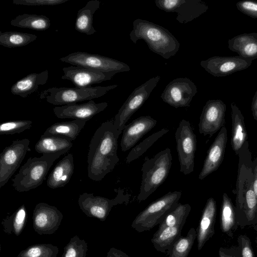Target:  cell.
Instances as JSON below:
<instances>
[{
	"mask_svg": "<svg viewBox=\"0 0 257 257\" xmlns=\"http://www.w3.org/2000/svg\"><path fill=\"white\" fill-rule=\"evenodd\" d=\"M63 218L62 213L57 207L40 202L33 210V227L39 235L52 234L59 228Z\"/></svg>",
	"mask_w": 257,
	"mask_h": 257,
	"instance_id": "obj_14",
	"label": "cell"
},
{
	"mask_svg": "<svg viewBox=\"0 0 257 257\" xmlns=\"http://www.w3.org/2000/svg\"><path fill=\"white\" fill-rule=\"evenodd\" d=\"M231 115L232 130L231 145L236 155L246 142L247 132L245 126L244 117L236 105L231 103Z\"/></svg>",
	"mask_w": 257,
	"mask_h": 257,
	"instance_id": "obj_27",
	"label": "cell"
},
{
	"mask_svg": "<svg viewBox=\"0 0 257 257\" xmlns=\"http://www.w3.org/2000/svg\"><path fill=\"white\" fill-rule=\"evenodd\" d=\"M33 122L30 120H11L0 124L1 135H14L30 128Z\"/></svg>",
	"mask_w": 257,
	"mask_h": 257,
	"instance_id": "obj_40",
	"label": "cell"
},
{
	"mask_svg": "<svg viewBox=\"0 0 257 257\" xmlns=\"http://www.w3.org/2000/svg\"><path fill=\"white\" fill-rule=\"evenodd\" d=\"M66 152L30 157L12 179V186L19 192L29 191L41 185L54 162Z\"/></svg>",
	"mask_w": 257,
	"mask_h": 257,
	"instance_id": "obj_5",
	"label": "cell"
},
{
	"mask_svg": "<svg viewBox=\"0 0 257 257\" xmlns=\"http://www.w3.org/2000/svg\"><path fill=\"white\" fill-rule=\"evenodd\" d=\"M160 79L159 76L153 77L135 88L122 105L113 120L114 126L120 135L125 123L148 99Z\"/></svg>",
	"mask_w": 257,
	"mask_h": 257,
	"instance_id": "obj_9",
	"label": "cell"
},
{
	"mask_svg": "<svg viewBox=\"0 0 257 257\" xmlns=\"http://www.w3.org/2000/svg\"><path fill=\"white\" fill-rule=\"evenodd\" d=\"M86 122L85 120L74 119L56 122L48 127L43 135L63 136L72 141L79 135Z\"/></svg>",
	"mask_w": 257,
	"mask_h": 257,
	"instance_id": "obj_31",
	"label": "cell"
},
{
	"mask_svg": "<svg viewBox=\"0 0 257 257\" xmlns=\"http://www.w3.org/2000/svg\"><path fill=\"white\" fill-rule=\"evenodd\" d=\"M220 213V224L222 232L232 237L238 224L235 206L226 193L223 194Z\"/></svg>",
	"mask_w": 257,
	"mask_h": 257,
	"instance_id": "obj_30",
	"label": "cell"
},
{
	"mask_svg": "<svg viewBox=\"0 0 257 257\" xmlns=\"http://www.w3.org/2000/svg\"><path fill=\"white\" fill-rule=\"evenodd\" d=\"M185 222L158 229L151 240L154 248L158 251L167 253L174 243L181 236V231Z\"/></svg>",
	"mask_w": 257,
	"mask_h": 257,
	"instance_id": "obj_26",
	"label": "cell"
},
{
	"mask_svg": "<svg viewBox=\"0 0 257 257\" xmlns=\"http://www.w3.org/2000/svg\"><path fill=\"white\" fill-rule=\"evenodd\" d=\"M120 134L113 120L103 122L90 141L87 155L88 176L99 181L111 172L119 162L117 150Z\"/></svg>",
	"mask_w": 257,
	"mask_h": 257,
	"instance_id": "obj_1",
	"label": "cell"
},
{
	"mask_svg": "<svg viewBox=\"0 0 257 257\" xmlns=\"http://www.w3.org/2000/svg\"><path fill=\"white\" fill-rule=\"evenodd\" d=\"M169 132L167 128L153 133L134 147L126 157V163L129 164L142 156L159 138Z\"/></svg>",
	"mask_w": 257,
	"mask_h": 257,
	"instance_id": "obj_37",
	"label": "cell"
},
{
	"mask_svg": "<svg viewBox=\"0 0 257 257\" xmlns=\"http://www.w3.org/2000/svg\"><path fill=\"white\" fill-rule=\"evenodd\" d=\"M58 252V247L52 244H36L20 251L17 257H57Z\"/></svg>",
	"mask_w": 257,
	"mask_h": 257,
	"instance_id": "obj_38",
	"label": "cell"
},
{
	"mask_svg": "<svg viewBox=\"0 0 257 257\" xmlns=\"http://www.w3.org/2000/svg\"><path fill=\"white\" fill-rule=\"evenodd\" d=\"M34 34L14 31L0 33V45L13 48L26 46L37 39Z\"/></svg>",
	"mask_w": 257,
	"mask_h": 257,
	"instance_id": "obj_35",
	"label": "cell"
},
{
	"mask_svg": "<svg viewBox=\"0 0 257 257\" xmlns=\"http://www.w3.org/2000/svg\"><path fill=\"white\" fill-rule=\"evenodd\" d=\"M237 247L240 257H255L251 243L248 237L240 235L237 238Z\"/></svg>",
	"mask_w": 257,
	"mask_h": 257,
	"instance_id": "obj_42",
	"label": "cell"
},
{
	"mask_svg": "<svg viewBox=\"0 0 257 257\" xmlns=\"http://www.w3.org/2000/svg\"><path fill=\"white\" fill-rule=\"evenodd\" d=\"M106 257H131L121 250L111 247L108 251Z\"/></svg>",
	"mask_w": 257,
	"mask_h": 257,
	"instance_id": "obj_45",
	"label": "cell"
},
{
	"mask_svg": "<svg viewBox=\"0 0 257 257\" xmlns=\"http://www.w3.org/2000/svg\"><path fill=\"white\" fill-rule=\"evenodd\" d=\"M133 26L130 38L135 44L143 40L152 52L166 59L175 56L179 51V41L167 29L141 19L134 20Z\"/></svg>",
	"mask_w": 257,
	"mask_h": 257,
	"instance_id": "obj_3",
	"label": "cell"
},
{
	"mask_svg": "<svg viewBox=\"0 0 257 257\" xmlns=\"http://www.w3.org/2000/svg\"><path fill=\"white\" fill-rule=\"evenodd\" d=\"M87 250V242L75 235L64 248L62 257H85Z\"/></svg>",
	"mask_w": 257,
	"mask_h": 257,
	"instance_id": "obj_39",
	"label": "cell"
},
{
	"mask_svg": "<svg viewBox=\"0 0 257 257\" xmlns=\"http://www.w3.org/2000/svg\"><path fill=\"white\" fill-rule=\"evenodd\" d=\"M253 171V189L257 199V157L252 161Z\"/></svg>",
	"mask_w": 257,
	"mask_h": 257,
	"instance_id": "obj_46",
	"label": "cell"
},
{
	"mask_svg": "<svg viewBox=\"0 0 257 257\" xmlns=\"http://www.w3.org/2000/svg\"><path fill=\"white\" fill-rule=\"evenodd\" d=\"M226 109V104L221 100H208L200 116L199 133L211 137L224 126Z\"/></svg>",
	"mask_w": 257,
	"mask_h": 257,
	"instance_id": "obj_15",
	"label": "cell"
},
{
	"mask_svg": "<svg viewBox=\"0 0 257 257\" xmlns=\"http://www.w3.org/2000/svg\"><path fill=\"white\" fill-rule=\"evenodd\" d=\"M251 110L253 117L257 121V90L252 98L251 103Z\"/></svg>",
	"mask_w": 257,
	"mask_h": 257,
	"instance_id": "obj_47",
	"label": "cell"
},
{
	"mask_svg": "<svg viewBox=\"0 0 257 257\" xmlns=\"http://www.w3.org/2000/svg\"><path fill=\"white\" fill-rule=\"evenodd\" d=\"M11 25L21 28L41 31L49 29L51 23L49 18L44 15L24 14L11 20Z\"/></svg>",
	"mask_w": 257,
	"mask_h": 257,
	"instance_id": "obj_32",
	"label": "cell"
},
{
	"mask_svg": "<svg viewBox=\"0 0 257 257\" xmlns=\"http://www.w3.org/2000/svg\"><path fill=\"white\" fill-rule=\"evenodd\" d=\"M170 148H166L153 157H146L142 167V181L138 200L144 201L167 179L172 165Z\"/></svg>",
	"mask_w": 257,
	"mask_h": 257,
	"instance_id": "obj_4",
	"label": "cell"
},
{
	"mask_svg": "<svg viewBox=\"0 0 257 257\" xmlns=\"http://www.w3.org/2000/svg\"><path fill=\"white\" fill-rule=\"evenodd\" d=\"M60 60L72 65L104 72H127L131 70L126 63L120 61L98 54L85 52H75L62 57Z\"/></svg>",
	"mask_w": 257,
	"mask_h": 257,
	"instance_id": "obj_10",
	"label": "cell"
},
{
	"mask_svg": "<svg viewBox=\"0 0 257 257\" xmlns=\"http://www.w3.org/2000/svg\"><path fill=\"white\" fill-rule=\"evenodd\" d=\"M197 92L195 83L186 77L176 78L169 82L161 95L163 101L177 108L189 106Z\"/></svg>",
	"mask_w": 257,
	"mask_h": 257,
	"instance_id": "obj_13",
	"label": "cell"
},
{
	"mask_svg": "<svg viewBox=\"0 0 257 257\" xmlns=\"http://www.w3.org/2000/svg\"><path fill=\"white\" fill-rule=\"evenodd\" d=\"M227 141V130L223 126L208 150L198 178L203 180L216 171L222 162Z\"/></svg>",
	"mask_w": 257,
	"mask_h": 257,
	"instance_id": "obj_20",
	"label": "cell"
},
{
	"mask_svg": "<svg viewBox=\"0 0 257 257\" xmlns=\"http://www.w3.org/2000/svg\"><path fill=\"white\" fill-rule=\"evenodd\" d=\"M72 141L68 138L56 135H42L35 146V151L43 154L68 152L72 148Z\"/></svg>",
	"mask_w": 257,
	"mask_h": 257,
	"instance_id": "obj_28",
	"label": "cell"
},
{
	"mask_svg": "<svg viewBox=\"0 0 257 257\" xmlns=\"http://www.w3.org/2000/svg\"><path fill=\"white\" fill-rule=\"evenodd\" d=\"M128 198L122 190H118L117 195L112 199L85 192L79 195L78 203L80 209L87 216L104 221L114 206L122 204Z\"/></svg>",
	"mask_w": 257,
	"mask_h": 257,
	"instance_id": "obj_12",
	"label": "cell"
},
{
	"mask_svg": "<svg viewBox=\"0 0 257 257\" xmlns=\"http://www.w3.org/2000/svg\"><path fill=\"white\" fill-rule=\"evenodd\" d=\"M216 203L212 197L208 198L202 211L196 229L197 248L201 250L206 242L214 235L216 215Z\"/></svg>",
	"mask_w": 257,
	"mask_h": 257,
	"instance_id": "obj_21",
	"label": "cell"
},
{
	"mask_svg": "<svg viewBox=\"0 0 257 257\" xmlns=\"http://www.w3.org/2000/svg\"><path fill=\"white\" fill-rule=\"evenodd\" d=\"M108 103L103 102L96 103L91 100L82 104H71L55 107L53 110L58 118H73L87 121L95 115L103 111Z\"/></svg>",
	"mask_w": 257,
	"mask_h": 257,
	"instance_id": "obj_18",
	"label": "cell"
},
{
	"mask_svg": "<svg viewBox=\"0 0 257 257\" xmlns=\"http://www.w3.org/2000/svg\"><path fill=\"white\" fill-rule=\"evenodd\" d=\"M191 210V207L189 204H181L178 202L166 215L159 224L158 229L174 226L183 222H186Z\"/></svg>",
	"mask_w": 257,
	"mask_h": 257,
	"instance_id": "obj_36",
	"label": "cell"
},
{
	"mask_svg": "<svg viewBox=\"0 0 257 257\" xmlns=\"http://www.w3.org/2000/svg\"><path fill=\"white\" fill-rule=\"evenodd\" d=\"M74 169L73 156L68 154L62 158L50 173L47 185L51 189L65 186L71 179Z\"/></svg>",
	"mask_w": 257,
	"mask_h": 257,
	"instance_id": "obj_23",
	"label": "cell"
},
{
	"mask_svg": "<svg viewBox=\"0 0 257 257\" xmlns=\"http://www.w3.org/2000/svg\"><path fill=\"white\" fill-rule=\"evenodd\" d=\"M100 5L99 1L91 0L78 11L75 23L76 31L87 35H91L96 32L93 26V18Z\"/></svg>",
	"mask_w": 257,
	"mask_h": 257,
	"instance_id": "obj_29",
	"label": "cell"
},
{
	"mask_svg": "<svg viewBox=\"0 0 257 257\" xmlns=\"http://www.w3.org/2000/svg\"><path fill=\"white\" fill-rule=\"evenodd\" d=\"M197 236L196 229L191 227L187 235L180 237L166 254L168 257H188Z\"/></svg>",
	"mask_w": 257,
	"mask_h": 257,
	"instance_id": "obj_34",
	"label": "cell"
},
{
	"mask_svg": "<svg viewBox=\"0 0 257 257\" xmlns=\"http://www.w3.org/2000/svg\"><path fill=\"white\" fill-rule=\"evenodd\" d=\"M156 124V119L147 115L140 116L125 125L122 131L120 144L121 151L124 152L133 148Z\"/></svg>",
	"mask_w": 257,
	"mask_h": 257,
	"instance_id": "obj_19",
	"label": "cell"
},
{
	"mask_svg": "<svg viewBox=\"0 0 257 257\" xmlns=\"http://www.w3.org/2000/svg\"><path fill=\"white\" fill-rule=\"evenodd\" d=\"M69 0H13V4L28 6H55L65 3Z\"/></svg>",
	"mask_w": 257,
	"mask_h": 257,
	"instance_id": "obj_43",
	"label": "cell"
},
{
	"mask_svg": "<svg viewBox=\"0 0 257 257\" xmlns=\"http://www.w3.org/2000/svg\"><path fill=\"white\" fill-rule=\"evenodd\" d=\"M228 48L238 56L252 61L257 58V33H244L228 41Z\"/></svg>",
	"mask_w": 257,
	"mask_h": 257,
	"instance_id": "obj_22",
	"label": "cell"
},
{
	"mask_svg": "<svg viewBox=\"0 0 257 257\" xmlns=\"http://www.w3.org/2000/svg\"><path fill=\"white\" fill-rule=\"evenodd\" d=\"M181 195V191H170L152 202L135 217L132 223V228L140 233L150 230L159 225L178 203Z\"/></svg>",
	"mask_w": 257,
	"mask_h": 257,
	"instance_id": "obj_6",
	"label": "cell"
},
{
	"mask_svg": "<svg viewBox=\"0 0 257 257\" xmlns=\"http://www.w3.org/2000/svg\"><path fill=\"white\" fill-rule=\"evenodd\" d=\"M252 61L238 56H213L202 60L200 65L215 77H223L247 69Z\"/></svg>",
	"mask_w": 257,
	"mask_h": 257,
	"instance_id": "obj_16",
	"label": "cell"
},
{
	"mask_svg": "<svg viewBox=\"0 0 257 257\" xmlns=\"http://www.w3.org/2000/svg\"><path fill=\"white\" fill-rule=\"evenodd\" d=\"M27 219V209L25 204H23L12 215L4 218L1 224L5 233L18 236L25 228Z\"/></svg>",
	"mask_w": 257,
	"mask_h": 257,
	"instance_id": "obj_33",
	"label": "cell"
},
{
	"mask_svg": "<svg viewBox=\"0 0 257 257\" xmlns=\"http://www.w3.org/2000/svg\"><path fill=\"white\" fill-rule=\"evenodd\" d=\"M239 157L236 185L235 212L238 226L243 228L257 224V199L253 189L252 161L246 141Z\"/></svg>",
	"mask_w": 257,
	"mask_h": 257,
	"instance_id": "obj_2",
	"label": "cell"
},
{
	"mask_svg": "<svg viewBox=\"0 0 257 257\" xmlns=\"http://www.w3.org/2000/svg\"><path fill=\"white\" fill-rule=\"evenodd\" d=\"M255 242H256V247H257V236L256 237Z\"/></svg>",
	"mask_w": 257,
	"mask_h": 257,
	"instance_id": "obj_49",
	"label": "cell"
},
{
	"mask_svg": "<svg viewBox=\"0 0 257 257\" xmlns=\"http://www.w3.org/2000/svg\"><path fill=\"white\" fill-rule=\"evenodd\" d=\"M117 86V84H113L85 88L54 87L42 91L39 96L52 104L65 105L101 97Z\"/></svg>",
	"mask_w": 257,
	"mask_h": 257,
	"instance_id": "obj_7",
	"label": "cell"
},
{
	"mask_svg": "<svg viewBox=\"0 0 257 257\" xmlns=\"http://www.w3.org/2000/svg\"><path fill=\"white\" fill-rule=\"evenodd\" d=\"M219 257H240L238 248H224L220 247L218 252Z\"/></svg>",
	"mask_w": 257,
	"mask_h": 257,
	"instance_id": "obj_44",
	"label": "cell"
},
{
	"mask_svg": "<svg viewBox=\"0 0 257 257\" xmlns=\"http://www.w3.org/2000/svg\"><path fill=\"white\" fill-rule=\"evenodd\" d=\"M176 148L180 163V171L184 175L194 171L197 140L189 121L183 119L175 133Z\"/></svg>",
	"mask_w": 257,
	"mask_h": 257,
	"instance_id": "obj_8",
	"label": "cell"
},
{
	"mask_svg": "<svg viewBox=\"0 0 257 257\" xmlns=\"http://www.w3.org/2000/svg\"><path fill=\"white\" fill-rule=\"evenodd\" d=\"M208 9L207 5L201 0H177L173 12L177 14L176 20L185 24L199 17Z\"/></svg>",
	"mask_w": 257,
	"mask_h": 257,
	"instance_id": "obj_25",
	"label": "cell"
},
{
	"mask_svg": "<svg viewBox=\"0 0 257 257\" xmlns=\"http://www.w3.org/2000/svg\"><path fill=\"white\" fill-rule=\"evenodd\" d=\"M237 9L243 14L252 18L257 19V1H240L236 4Z\"/></svg>",
	"mask_w": 257,
	"mask_h": 257,
	"instance_id": "obj_41",
	"label": "cell"
},
{
	"mask_svg": "<svg viewBox=\"0 0 257 257\" xmlns=\"http://www.w3.org/2000/svg\"><path fill=\"white\" fill-rule=\"evenodd\" d=\"M30 143L28 139L14 141L0 154V188L19 168L27 153L31 151Z\"/></svg>",
	"mask_w": 257,
	"mask_h": 257,
	"instance_id": "obj_11",
	"label": "cell"
},
{
	"mask_svg": "<svg viewBox=\"0 0 257 257\" xmlns=\"http://www.w3.org/2000/svg\"><path fill=\"white\" fill-rule=\"evenodd\" d=\"M62 70L64 74L61 79L69 80L75 87L79 88L91 87L92 85L110 80L116 74L73 65L64 67Z\"/></svg>",
	"mask_w": 257,
	"mask_h": 257,
	"instance_id": "obj_17",
	"label": "cell"
},
{
	"mask_svg": "<svg viewBox=\"0 0 257 257\" xmlns=\"http://www.w3.org/2000/svg\"><path fill=\"white\" fill-rule=\"evenodd\" d=\"M253 229L256 231L257 233V224L253 226Z\"/></svg>",
	"mask_w": 257,
	"mask_h": 257,
	"instance_id": "obj_48",
	"label": "cell"
},
{
	"mask_svg": "<svg viewBox=\"0 0 257 257\" xmlns=\"http://www.w3.org/2000/svg\"><path fill=\"white\" fill-rule=\"evenodd\" d=\"M48 75V70L40 73H30L14 83L11 88V92L13 94L23 98L27 97L36 92L40 85L47 83Z\"/></svg>",
	"mask_w": 257,
	"mask_h": 257,
	"instance_id": "obj_24",
	"label": "cell"
}]
</instances>
